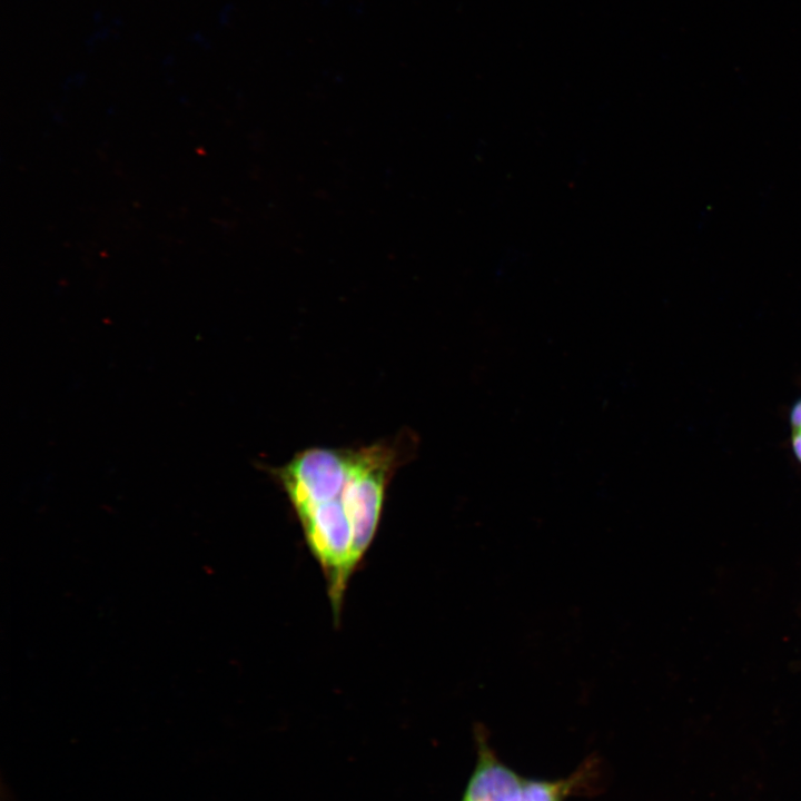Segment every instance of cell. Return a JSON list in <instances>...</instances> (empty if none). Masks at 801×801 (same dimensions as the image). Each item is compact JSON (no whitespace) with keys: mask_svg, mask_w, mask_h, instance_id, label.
Segmentation results:
<instances>
[{"mask_svg":"<svg viewBox=\"0 0 801 801\" xmlns=\"http://www.w3.org/2000/svg\"><path fill=\"white\" fill-rule=\"evenodd\" d=\"M478 736V761L465 790L463 801H524L526 778L503 764Z\"/></svg>","mask_w":801,"mask_h":801,"instance_id":"1","label":"cell"},{"mask_svg":"<svg viewBox=\"0 0 801 801\" xmlns=\"http://www.w3.org/2000/svg\"><path fill=\"white\" fill-rule=\"evenodd\" d=\"M189 40H190L191 42L196 43V44H200V46H204V47H205L206 44H210V43H209V40H208L204 34H201V33H199V32L192 33V34L189 37Z\"/></svg>","mask_w":801,"mask_h":801,"instance_id":"3","label":"cell"},{"mask_svg":"<svg viewBox=\"0 0 801 801\" xmlns=\"http://www.w3.org/2000/svg\"><path fill=\"white\" fill-rule=\"evenodd\" d=\"M93 21H95L96 23L101 21V12H100V11H96V12H95V14H93Z\"/></svg>","mask_w":801,"mask_h":801,"instance_id":"5","label":"cell"},{"mask_svg":"<svg viewBox=\"0 0 801 801\" xmlns=\"http://www.w3.org/2000/svg\"><path fill=\"white\" fill-rule=\"evenodd\" d=\"M788 423L790 429V448L794 459L801 464V394L789 408Z\"/></svg>","mask_w":801,"mask_h":801,"instance_id":"2","label":"cell"},{"mask_svg":"<svg viewBox=\"0 0 801 801\" xmlns=\"http://www.w3.org/2000/svg\"><path fill=\"white\" fill-rule=\"evenodd\" d=\"M230 11H231V7L229 4H226L221 9V11L219 13V18H218L220 24L225 26L227 23Z\"/></svg>","mask_w":801,"mask_h":801,"instance_id":"4","label":"cell"}]
</instances>
